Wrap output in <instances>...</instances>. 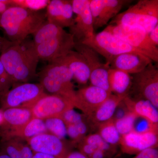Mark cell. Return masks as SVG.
Listing matches in <instances>:
<instances>
[{
  "label": "cell",
  "instance_id": "16",
  "mask_svg": "<svg viewBox=\"0 0 158 158\" xmlns=\"http://www.w3.org/2000/svg\"><path fill=\"white\" fill-rule=\"evenodd\" d=\"M31 149L36 152H41L56 158H65L69 151L61 139L52 134H40L29 139Z\"/></svg>",
  "mask_w": 158,
  "mask_h": 158
},
{
  "label": "cell",
  "instance_id": "11",
  "mask_svg": "<svg viewBox=\"0 0 158 158\" xmlns=\"http://www.w3.org/2000/svg\"><path fill=\"white\" fill-rule=\"evenodd\" d=\"M74 48L81 54L88 63L90 70L89 80L91 85L111 93L108 80V70L110 66L106 63H103L100 61L98 54L88 46L75 42Z\"/></svg>",
  "mask_w": 158,
  "mask_h": 158
},
{
  "label": "cell",
  "instance_id": "30",
  "mask_svg": "<svg viewBox=\"0 0 158 158\" xmlns=\"http://www.w3.org/2000/svg\"><path fill=\"white\" fill-rule=\"evenodd\" d=\"M48 131L59 139H63L67 135L66 126L65 123L60 118L54 117L44 120Z\"/></svg>",
  "mask_w": 158,
  "mask_h": 158
},
{
  "label": "cell",
  "instance_id": "29",
  "mask_svg": "<svg viewBox=\"0 0 158 158\" xmlns=\"http://www.w3.org/2000/svg\"><path fill=\"white\" fill-rule=\"evenodd\" d=\"M81 141L87 144L95 146L98 149L103 151L110 158L115 154L114 146L106 142L98 133L91 134L84 137Z\"/></svg>",
  "mask_w": 158,
  "mask_h": 158
},
{
  "label": "cell",
  "instance_id": "17",
  "mask_svg": "<svg viewBox=\"0 0 158 158\" xmlns=\"http://www.w3.org/2000/svg\"><path fill=\"white\" fill-rule=\"evenodd\" d=\"M72 1L52 0L47 7V21L64 29L74 25Z\"/></svg>",
  "mask_w": 158,
  "mask_h": 158
},
{
  "label": "cell",
  "instance_id": "37",
  "mask_svg": "<svg viewBox=\"0 0 158 158\" xmlns=\"http://www.w3.org/2000/svg\"><path fill=\"white\" fill-rule=\"evenodd\" d=\"M149 39L153 44L156 46H158V24L148 34Z\"/></svg>",
  "mask_w": 158,
  "mask_h": 158
},
{
  "label": "cell",
  "instance_id": "12",
  "mask_svg": "<svg viewBox=\"0 0 158 158\" xmlns=\"http://www.w3.org/2000/svg\"><path fill=\"white\" fill-rule=\"evenodd\" d=\"M75 45L73 35L65 31L45 42L34 45L39 59L51 62L65 56L73 50Z\"/></svg>",
  "mask_w": 158,
  "mask_h": 158
},
{
  "label": "cell",
  "instance_id": "35",
  "mask_svg": "<svg viewBox=\"0 0 158 158\" xmlns=\"http://www.w3.org/2000/svg\"><path fill=\"white\" fill-rule=\"evenodd\" d=\"M66 131L67 135L72 139L79 141L81 140L83 138L79 134L75 124L66 125Z\"/></svg>",
  "mask_w": 158,
  "mask_h": 158
},
{
  "label": "cell",
  "instance_id": "2",
  "mask_svg": "<svg viewBox=\"0 0 158 158\" xmlns=\"http://www.w3.org/2000/svg\"><path fill=\"white\" fill-rule=\"evenodd\" d=\"M46 14L12 6L0 14V27L12 42L21 43L46 21Z\"/></svg>",
  "mask_w": 158,
  "mask_h": 158
},
{
  "label": "cell",
  "instance_id": "36",
  "mask_svg": "<svg viewBox=\"0 0 158 158\" xmlns=\"http://www.w3.org/2000/svg\"><path fill=\"white\" fill-rule=\"evenodd\" d=\"M97 149L98 148L95 146L87 144L83 141H82V143L79 145V151L83 153L88 157Z\"/></svg>",
  "mask_w": 158,
  "mask_h": 158
},
{
  "label": "cell",
  "instance_id": "40",
  "mask_svg": "<svg viewBox=\"0 0 158 158\" xmlns=\"http://www.w3.org/2000/svg\"><path fill=\"white\" fill-rule=\"evenodd\" d=\"M89 158H110V157L103 150L97 149L89 157Z\"/></svg>",
  "mask_w": 158,
  "mask_h": 158
},
{
  "label": "cell",
  "instance_id": "6",
  "mask_svg": "<svg viewBox=\"0 0 158 158\" xmlns=\"http://www.w3.org/2000/svg\"><path fill=\"white\" fill-rule=\"evenodd\" d=\"M81 43L90 47L106 59L105 63L109 66L114 58L120 54L135 52L144 55L141 51L104 30L98 34H94L92 38Z\"/></svg>",
  "mask_w": 158,
  "mask_h": 158
},
{
  "label": "cell",
  "instance_id": "34",
  "mask_svg": "<svg viewBox=\"0 0 158 158\" xmlns=\"http://www.w3.org/2000/svg\"><path fill=\"white\" fill-rule=\"evenodd\" d=\"M133 158H158V150L156 147L150 148L138 152Z\"/></svg>",
  "mask_w": 158,
  "mask_h": 158
},
{
  "label": "cell",
  "instance_id": "5",
  "mask_svg": "<svg viewBox=\"0 0 158 158\" xmlns=\"http://www.w3.org/2000/svg\"><path fill=\"white\" fill-rule=\"evenodd\" d=\"M149 57L158 62V48L151 41L148 33L138 27L124 24L109 25L104 29Z\"/></svg>",
  "mask_w": 158,
  "mask_h": 158
},
{
  "label": "cell",
  "instance_id": "1",
  "mask_svg": "<svg viewBox=\"0 0 158 158\" xmlns=\"http://www.w3.org/2000/svg\"><path fill=\"white\" fill-rule=\"evenodd\" d=\"M39 59L33 42L23 44L14 42L0 55V61L13 82L27 83L36 75Z\"/></svg>",
  "mask_w": 158,
  "mask_h": 158
},
{
  "label": "cell",
  "instance_id": "14",
  "mask_svg": "<svg viewBox=\"0 0 158 158\" xmlns=\"http://www.w3.org/2000/svg\"><path fill=\"white\" fill-rule=\"evenodd\" d=\"M111 94L92 85L85 87L76 91L74 106L88 116L93 113Z\"/></svg>",
  "mask_w": 158,
  "mask_h": 158
},
{
  "label": "cell",
  "instance_id": "21",
  "mask_svg": "<svg viewBox=\"0 0 158 158\" xmlns=\"http://www.w3.org/2000/svg\"><path fill=\"white\" fill-rule=\"evenodd\" d=\"M54 61L67 66L73 74V78L79 84H86L90 79V70L88 63L84 57L77 51H70L65 56Z\"/></svg>",
  "mask_w": 158,
  "mask_h": 158
},
{
  "label": "cell",
  "instance_id": "33",
  "mask_svg": "<svg viewBox=\"0 0 158 158\" xmlns=\"http://www.w3.org/2000/svg\"><path fill=\"white\" fill-rule=\"evenodd\" d=\"M65 125L76 124L83 121V116L73 109L65 111L60 117Z\"/></svg>",
  "mask_w": 158,
  "mask_h": 158
},
{
  "label": "cell",
  "instance_id": "9",
  "mask_svg": "<svg viewBox=\"0 0 158 158\" xmlns=\"http://www.w3.org/2000/svg\"><path fill=\"white\" fill-rule=\"evenodd\" d=\"M70 100L60 95L46 94L38 99L29 108L33 118L45 120L47 118H60L65 111L73 109Z\"/></svg>",
  "mask_w": 158,
  "mask_h": 158
},
{
  "label": "cell",
  "instance_id": "26",
  "mask_svg": "<svg viewBox=\"0 0 158 158\" xmlns=\"http://www.w3.org/2000/svg\"><path fill=\"white\" fill-rule=\"evenodd\" d=\"M63 28L46 21L33 34V44L37 45L60 35L65 31Z\"/></svg>",
  "mask_w": 158,
  "mask_h": 158
},
{
  "label": "cell",
  "instance_id": "31",
  "mask_svg": "<svg viewBox=\"0 0 158 158\" xmlns=\"http://www.w3.org/2000/svg\"><path fill=\"white\" fill-rule=\"evenodd\" d=\"M48 0H11V7L17 6L34 11H39L47 7Z\"/></svg>",
  "mask_w": 158,
  "mask_h": 158
},
{
  "label": "cell",
  "instance_id": "42",
  "mask_svg": "<svg viewBox=\"0 0 158 158\" xmlns=\"http://www.w3.org/2000/svg\"><path fill=\"white\" fill-rule=\"evenodd\" d=\"M65 158H89L80 151L69 152Z\"/></svg>",
  "mask_w": 158,
  "mask_h": 158
},
{
  "label": "cell",
  "instance_id": "22",
  "mask_svg": "<svg viewBox=\"0 0 158 158\" xmlns=\"http://www.w3.org/2000/svg\"><path fill=\"white\" fill-rule=\"evenodd\" d=\"M125 97L110 94L108 98L93 113L88 116L90 125L99 127L112 119L115 111Z\"/></svg>",
  "mask_w": 158,
  "mask_h": 158
},
{
  "label": "cell",
  "instance_id": "44",
  "mask_svg": "<svg viewBox=\"0 0 158 158\" xmlns=\"http://www.w3.org/2000/svg\"><path fill=\"white\" fill-rule=\"evenodd\" d=\"M0 158H11L2 149L0 150Z\"/></svg>",
  "mask_w": 158,
  "mask_h": 158
},
{
  "label": "cell",
  "instance_id": "39",
  "mask_svg": "<svg viewBox=\"0 0 158 158\" xmlns=\"http://www.w3.org/2000/svg\"><path fill=\"white\" fill-rule=\"evenodd\" d=\"M14 42L0 36V55L4 50L7 48L9 46L11 45Z\"/></svg>",
  "mask_w": 158,
  "mask_h": 158
},
{
  "label": "cell",
  "instance_id": "3",
  "mask_svg": "<svg viewBox=\"0 0 158 158\" xmlns=\"http://www.w3.org/2000/svg\"><path fill=\"white\" fill-rule=\"evenodd\" d=\"M39 77L44 90L68 99L73 104L76 95L72 83L73 76L67 66L56 61L49 62L39 73Z\"/></svg>",
  "mask_w": 158,
  "mask_h": 158
},
{
  "label": "cell",
  "instance_id": "38",
  "mask_svg": "<svg viewBox=\"0 0 158 158\" xmlns=\"http://www.w3.org/2000/svg\"><path fill=\"white\" fill-rule=\"evenodd\" d=\"M75 125L80 135L82 138H84L83 136H85V134L88 131V128L87 125L83 121L80 122L78 123Z\"/></svg>",
  "mask_w": 158,
  "mask_h": 158
},
{
  "label": "cell",
  "instance_id": "8",
  "mask_svg": "<svg viewBox=\"0 0 158 158\" xmlns=\"http://www.w3.org/2000/svg\"><path fill=\"white\" fill-rule=\"evenodd\" d=\"M46 94L40 84L25 83L14 86L0 98L4 110L9 108H28Z\"/></svg>",
  "mask_w": 158,
  "mask_h": 158
},
{
  "label": "cell",
  "instance_id": "45",
  "mask_svg": "<svg viewBox=\"0 0 158 158\" xmlns=\"http://www.w3.org/2000/svg\"><path fill=\"white\" fill-rule=\"evenodd\" d=\"M3 121V112L0 111V125L2 124Z\"/></svg>",
  "mask_w": 158,
  "mask_h": 158
},
{
  "label": "cell",
  "instance_id": "27",
  "mask_svg": "<svg viewBox=\"0 0 158 158\" xmlns=\"http://www.w3.org/2000/svg\"><path fill=\"white\" fill-rule=\"evenodd\" d=\"M98 134L106 142L113 146L119 143L121 139L113 118L100 126Z\"/></svg>",
  "mask_w": 158,
  "mask_h": 158
},
{
  "label": "cell",
  "instance_id": "20",
  "mask_svg": "<svg viewBox=\"0 0 158 158\" xmlns=\"http://www.w3.org/2000/svg\"><path fill=\"white\" fill-rule=\"evenodd\" d=\"M3 121L1 125L3 138L23 127L33 118L31 110L26 108L6 109L3 112Z\"/></svg>",
  "mask_w": 158,
  "mask_h": 158
},
{
  "label": "cell",
  "instance_id": "24",
  "mask_svg": "<svg viewBox=\"0 0 158 158\" xmlns=\"http://www.w3.org/2000/svg\"><path fill=\"white\" fill-rule=\"evenodd\" d=\"M44 120L33 118L25 125L19 129L9 133L3 138L4 141L10 138H17L30 139L35 136L48 132Z\"/></svg>",
  "mask_w": 158,
  "mask_h": 158
},
{
  "label": "cell",
  "instance_id": "25",
  "mask_svg": "<svg viewBox=\"0 0 158 158\" xmlns=\"http://www.w3.org/2000/svg\"><path fill=\"white\" fill-rule=\"evenodd\" d=\"M1 149L11 158H32L31 148L14 138L4 141Z\"/></svg>",
  "mask_w": 158,
  "mask_h": 158
},
{
  "label": "cell",
  "instance_id": "7",
  "mask_svg": "<svg viewBox=\"0 0 158 158\" xmlns=\"http://www.w3.org/2000/svg\"><path fill=\"white\" fill-rule=\"evenodd\" d=\"M130 94L133 95L131 98L148 101L158 109V69L152 62L132 77L131 86L128 95Z\"/></svg>",
  "mask_w": 158,
  "mask_h": 158
},
{
  "label": "cell",
  "instance_id": "10",
  "mask_svg": "<svg viewBox=\"0 0 158 158\" xmlns=\"http://www.w3.org/2000/svg\"><path fill=\"white\" fill-rule=\"evenodd\" d=\"M90 0H72L74 25L69 28V33L73 35L76 43L84 42L94 35L93 20L90 8Z\"/></svg>",
  "mask_w": 158,
  "mask_h": 158
},
{
  "label": "cell",
  "instance_id": "28",
  "mask_svg": "<svg viewBox=\"0 0 158 158\" xmlns=\"http://www.w3.org/2000/svg\"><path fill=\"white\" fill-rule=\"evenodd\" d=\"M138 116L128 112L121 118L114 120L116 128L120 135L123 136L134 130V126Z\"/></svg>",
  "mask_w": 158,
  "mask_h": 158
},
{
  "label": "cell",
  "instance_id": "43",
  "mask_svg": "<svg viewBox=\"0 0 158 158\" xmlns=\"http://www.w3.org/2000/svg\"><path fill=\"white\" fill-rule=\"evenodd\" d=\"M32 158H56L54 156L41 152H36Z\"/></svg>",
  "mask_w": 158,
  "mask_h": 158
},
{
  "label": "cell",
  "instance_id": "32",
  "mask_svg": "<svg viewBox=\"0 0 158 158\" xmlns=\"http://www.w3.org/2000/svg\"><path fill=\"white\" fill-rule=\"evenodd\" d=\"M13 84L11 77L0 61V98L10 90Z\"/></svg>",
  "mask_w": 158,
  "mask_h": 158
},
{
  "label": "cell",
  "instance_id": "23",
  "mask_svg": "<svg viewBox=\"0 0 158 158\" xmlns=\"http://www.w3.org/2000/svg\"><path fill=\"white\" fill-rule=\"evenodd\" d=\"M108 80L111 93L123 97L127 96L131 86V75L122 71L110 68Z\"/></svg>",
  "mask_w": 158,
  "mask_h": 158
},
{
  "label": "cell",
  "instance_id": "13",
  "mask_svg": "<svg viewBox=\"0 0 158 158\" xmlns=\"http://www.w3.org/2000/svg\"><path fill=\"white\" fill-rule=\"evenodd\" d=\"M129 0H90V8L94 30L102 27L119 13Z\"/></svg>",
  "mask_w": 158,
  "mask_h": 158
},
{
  "label": "cell",
  "instance_id": "15",
  "mask_svg": "<svg viewBox=\"0 0 158 158\" xmlns=\"http://www.w3.org/2000/svg\"><path fill=\"white\" fill-rule=\"evenodd\" d=\"M119 142L123 152L128 154H137L143 150L156 147L157 132L152 130L138 132L134 130L122 136Z\"/></svg>",
  "mask_w": 158,
  "mask_h": 158
},
{
  "label": "cell",
  "instance_id": "19",
  "mask_svg": "<svg viewBox=\"0 0 158 158\" xmlns=\"http://www.w3.org/2000/svg\"><path fill=\"white\" fill-rule=\"evenodd\" d=\"M128 112L145 119L149 123L153 131L157 132L158 112L156 108L148 101L144 99H136L126 96L123 100Z\"/></svg>",
  "mask_w": 158,
  "mask_h": 158
},
{
  "label": "cell",
  "instance_id": "4",
  "mask_svg": "<svg viewBox=\"0 0 158 158\" xmlns=\"http://www.w3.org/2000/svg\"><path fill=\"white\" fill-rule=\"evenodd\" d=\"M138 27L149 33L158 24V0H140L113 18L110 25Z\"/></svg>",
  "mask_w": 158,
  "mask_h": 158
},
{
  "label": "cell",
  "instance_id": "18",
  "mask_svg": "<svg viewBox=\"0 0 158 158\" xmlns=\"http://www.w3.org/2000/svg\"><path fill=\"white\" fill-rule=\"evenodd\" d=\"M153 61L140 53H125L116 56L111 62L110 68L125 72L129 74L140 73Z\"/></svg>",
  "mask_w": 158,
  "mask_h": 158
},
{
  "label": "cell",
  "instance_id": "41",
  "mask_svg": "<svg viewBox=\"0 0 158 158\" xmlns=\"http://www.w3.org/2000/svg\"><path fill=\"white\" fill-rule=\"evenodd\" d=\"M11 7V0H0V14Z\"/></svg>",
  "mask_w": 158,
  "mask_h": 158
}]
</instances>
